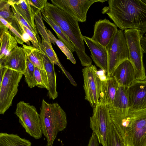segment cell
<instances>
[{
  "label": "cell",
  "mask_w": 146,
  "mask_h": 146,
  "mask_svg": "<svg viewBox=\"0 0 146 146\" xmlns=\"http://www.w3.org/2000/svg\"><path fill=\"white\" fill-rule=\"evenodd\" d=\"M145 38H146V33H145Z\"/></svg>",
  "instance_id": "obj_39"
},
{
  "label": "cell",
  "mask_w": 146,
  "mask_h": 146,
  "mask_svg": "<svg viewBox=\"0 0 146 146\" xmlns=\"http://www.w3.org/2000/svg\"><path fill=\"white\" fill-rule=\"evenodd\" d=\"M40 115L42 134L47 144L52 146L58 133L66 127V113L57 103H48L43 99Z\"/></svg>",
  "instance_id": "obj_4"
},
{
  "label": "cell",
  "mask_w": 146,
  "mask_h": 146,
  "mask_svg": "<svg viewBox=\"0 0 146 146\" xmlns=\"http://www.w3.org/2000/svg\"><path fill=\"white\" fill-rule=\"evenodd\" d=\"M46 29L50 37L66 56L67 59L70 60L73 64H75L76 61L72 52L62 42L55 37L50 30L47 29V28Z\"/></svg>",
  "instance_id": "obj_29"
},
{
  "label": "cell",
  "mask_w": 146,
  "mask_h": 146,
  "mask_svg": "<svg viewBox=\"0 0 146 146\" xmlns=\"http://www.w3.org/2000/svg\"><path fill=\"white\" fill-rule=\"evenodd\" d=\"M8 2L10 5H13L16 11L27 22L37 36L38 31L35 22V13L28 0H8Z\"/></svg>",
  "instance_id": "obj_18"
},
{
  "label": "cell",
  "mask_w": 146,
  "mask_h": 146,
  "mask_svg": "<svg viewBox=\"0 0 146 146\" xmlns=\"http://www.w3.org/2000/svg\"><path fill=\"white\" fill-rule=\"evenodd\" d=\"M108 55L107 78L111 77L115 69L124 61L129 59V52L124 31L117 29L106 47Z\"/></svg>",
  "instance_id": "obj_6"
},
{
  "label": "cell",
  "mask_w": 146,
  "mask_h": 146,
  "mask_svg": "<svg viewBox=\"0 0 146 146\" xmlns=\"http://www.w3.org/2000/svg\"><path fill=\"white\" fill-rule=\"evenodd\" d=\"M42 43L40 44L41 50L45 53L50 62L52 64L57 65L61 69L64 74L67 71L60 63L57 56L54 50L51 43L42 39Z\"/></svg>",
  "instance_id": "obj_26"
},
{
  "label": "cell",
  "mask_w": 146,
  "mask_h": 146,
  "mask_svg": "<svg viewBox=\"0 0 146 146\" xmlns=\"http://www.w3.org/2000/svg\"><path fill=\"white\" fill-rule=\"evenodd\" d=\"M124 143L122 138L112 122L104 146H123Z\"/></svg>",
  "instance_id": "obj_27"
},
{
  "label": "cell",
  "mask_w": 146,
  "mask_h": 146,
  "mask_svg": "<svg viewBox=\"0 0 146 146\" xmlns=\"http://www.w3.org/2000/svg\"><path fill=\"white\" fill-rule=\"evenodd\" d=\"M42 11L56 22L74 44L82 65L86 67L92 65V60L85 52L83 36L78 21L68 13L50 3L47 2Z\"/></svg>",
  "instance_id": "obj_3"
},
{
  "label": "cell",
  "mask_w": 146,
  "mask_h": 146,
  "mask_svg": "<svg viewBox=\"0 0 146 146\" xmlns=\"http://www.w3.org/2000/svg\"><path fill=\"white\" fill-rule=\"evenodd\" d=\"M0 146H31L29 140L22 138L17 134L1 133Z\"/></svg>",
  "instance_id": "obj_25"
},
{
  "label": "cell",
  "mask_w": 146,
  "mask_h": 146,
  "mask_svg": "<svg viewBox=\"0 0 146 146\" xmlns=\"http://www.w3.org/2000/svg\"><path fill=\"white\" fill-rule=\"evenodd\" d=\"M26 57V66L23 74L26 82L28 87L32 88L36 86L35 76V66Z\"/></svg>",
  "instance_id": "obj_28"
},
{
  "label": "cell",
  "mask_w": 146,
  "mask_h": 146,
  "mask_svg": "<svg viewBox=\"0 0 146 146\" xmlns=\"http://www.w3.org/2000/svg\"><path fill=\"white\" fill-rule=\"evenodd\" d=\"M93 108L92 115L90 117V127L99 143L104 146L112 122L109 108L108 105L98 102Z\"/></svg>",
  "instance_id": "obj_9"
},
{
  "label": "cell",
  "mask_w": 146,
  "mask_h": 146,
  "mask_svg": "<svg viewBox=\"0 0 146 146\" xmlns=\"http://www.w3.org/2000/svg\"><path fill=\"white\" fill-rule=\"evenodd\" d=\"M141 44L144 53L146 54V38L143 36L141 40Z\"/></svg>",
  "instance_id": "obj_35"
},
{
  "label": "cell",
  "mask_w": 146,
  "mask_h": 146,
  "mask_svg": "<svg viewBox=\"0 0 146 146\" xmlns=\"http://www.w3.org/2000/svg\"><path fill=\"white\" fill-rule=\"evenodd\" d=\"M26 56L35 67L40 70H45L43 59L46 55L43 51L31 45H23Z\"/></svg>",
  "instance_id": "obj_23"
},
{
  "label": "cell",
  "mask_w": 146,
  "mask_h": 146,
  "mask_svg": "<svg viewBox=\"0 0 146 146\" xmlns=\"http://www.w3.org/2000/svg\"><path fill=\"white\" fill-rule=\"evenodd\" d=\"M35 76L36 83V86L38 87L46 89L43 81L39 69L35 67Z\"/></svg>",
  "instance_id": "obj_33"
},
{
  "label": "cell",
  "mask_w": 146,
  "mask_h": 146,
  "mask_svg": "<svg viewBox=\"0 0 146 146\" xmlns=\"http://www.w3.org/2000/svg\"><path fill=\"white\" fill-rule=\"evenodd\" d=\"M43 62L47 76L48 95L50 99L54 100L58 96L56 90V74L55 71L54 64L50 62L46 55L44 56Z\"/></svg>",
  "instance_id": "obj_21"
},
{
  "label": "cell",
  "mask_w": 146,
  "mask_h": 146,
  "mask_svg": "<svg viewBox=\"0 0 146 146\" xmlns=\"http://www.w3.org/2000/svg\"><path fill=\"white\" fill-rule=\"evenodd\" d=\"M28 1L33 8L36 15L44 8L47 3V0H28Z\"/></svg>",
  "instance_id": "obj_31"
},
{
  "label": "cell",
  "mask_w": 146,
  "mask_h": 146,
  "mask_svg": "<svg viewBox=\"0 0 146 146\" xmlns=\"http://www.w3.org/2000/svg\"><path fill=\"white\" fill-rule=\"evenodd\" d=\"M22 26L25 31L29 35L31 38V41L33 46L41 50L40 43L34 34L29 29L25 26L22 25Z\"/></svg>",
  "instance_id": "obj_32"
},
{
  "label": "cell",
  "mask_w": 146,
  "mask_h": 146,
  "mask_svg": "<svg viewBox=\"0 0 146 146\" xmlns=\"http://www.w3.org/2000/svg\"><path fill=\"white\" fill-rule=\"evenodd\" d=\"M127 88L119 86L113 103L108 105L110 113L124 115H128L129 108Z\"/></svg>",
  "instance_id": "obj_17"
},
{
  "label": "cell",
  "mask_w": 146,
  "mask_h": 146,
  "mask_svg": "<svg viewBox=\"0 0 146 146\" xmlns=\"http://www.w3.org/2000/svg\"><path fill=\"white\" fill-rule=\"evenodd\" d=\"M0 66L24 73L26 66V57L24 49L17 46L4 59L0 60Z\"/></svg>",
  "instance_id": "obj_14"
},
{
  "label": "cell",
  "mask_w": 146,
  "mask_h": 146,
  "mask_svg": "<svg viewBox=\"0 0 146 146\" xmlns=\"http://www.w3.org/2000/svg\"><path fill=\"white\" fill-rule=\"evenodd\" d=\"M119 85L115 78L107 77L102 81L99 102L101 104L108 105L114 100Z\"/></svg>",
  "instance_id": "obj_19"
},
{
  "label": "cell",
  "mask_w": 146,
  "mask_h": 146,
  "mask_svg": "<svg viewBox=\"0 0 146 146\" xmlns=\"http://www.w3.org/2000/svg\"><path fill=\"white\" fill-rule=\"evenodd\" d=\"M102 10L120 29H136L146 32V4L140 0H109Z\"/></svg>",
  "instance_id": "obj_1"
},
{
  "label": "cell",
  "mask_w": 146,
  "mask_h": 146,
  "mask_svg": "<svg viewBox=\"0 0 146 146\" xmlns=\"http://www.w3.org/2000/svg\"><path fill=\"white\" fill-rule=\"evenodd\" d=\"M115 78L119 85L128 88L135 80L133 67L129 59L121 63L113 72L111 77Z\"/></svg>",
  "instance_id": "obj_16"
},
{
  "label": "cell",
  "mask_w": 146,
  "mask_h": 146,
  "mask_svg": "<svg viewBox=\"0 0 146 146\" xmlns=\"http://www.w3.org/2000/svg\"><path fill=\"white\" fill-rule=\"evenodd\" d=\"M123 146H128L124 143V144H123Z\"/></svg>",
  "instance_id": "obj_36"
},
{
  "label": "cell",
  "mask_w": 146,
  "mask_h": 146,
  "mask_svg": "<svg viewBox=\"0 0 146 146\" xmlns=\"http://www.w3.org/2000/svg\"><path fill=\"white\" fill-rule=\"evenodd\" d=\"M45 146H51V145H48V144H47Z\"/></svg>",
  "instance_id": "obj_38"
},
{
  "label": "cell",
  "mask_w": 146,
  "mask_h": 146,
  "mask_svg": "<svg viewBox=\"0 0 146 146\" xmlns=\"http://www.w3.org/2000/svg\"><path fill=\"white\" fill-rule=\"evenodd\" d=\"M98 141L96 136L93 132L87 146H99Z\"/></svg>",
  "instance_id": "obj_34"
},
{
  "label": "cell",
  "mask_w": 146,
  "mask_h": 146,
  "mask_svg": "<svg viewBox=\"0 0 146 146\" xmlns=\"http://www.w3.org/2000/svg\"><path fill=\"white\" fill-rule=\"evenodd\" d=\"M105 0H52V3L68 13L78 22L86 21L88 11L93 3Z\"/></svg>",
  "instance_id": "obj_11"
},
{
  "label": "cell",
  "mask_w": 146,
  "mask_h": 146,
  "mask_svg": "<svg viewBox=\"0 0 146 146\" xmlns=\"http://www.w3.org/2000/svg\"><path fill=\"white\" fill-rule=\"evenodd\" d=\"M0 22L7 27L14 36L19 44L23 45L24 42L23 41L22 36L7 21L3 18L0 17Z\"/></svg>",
  "instance_id": "obj_30"
},
{
  "label": "cell",
  "mask_w": 146,
  "mask_h": 146,
  "mask_svg": "<svg viewBox=\"0 0 146 146\" xmlns=\"http://www.w3.org/2000/svg\"><path fill=\"white\" fill-rule=\"evenodd\" d=\"M23 73L5 68L0 84V114L3 115L12 105L18 91Z\"/></svg>",
  "instance_id": "obj_8"
},
{
  "label": "cell",
  "mask_w": 146,
  "mask_h": 146,
  "mask_svg": "<svg viewBox=\"0 0 146 146\" xmlns=\"http://www.w3.org/2000/svg\"><path fill=\"white\" fill-rule=\"evenodd\" d=\"M129 110L146 108V79L135 80L127 90Z\"/></svg>",
  "instance_id": "obj_12"
},
{
  "label": "cell",
  "mask_w": 146,
  "mask_h": 146,
  "mask_svg": "<svg viewBox=\"0 0 146 146\" xmlns=\"http://www.w3.org/2000/svg\"><path fill=\"white\" fill-rule=\"evenodd\" d=\"M83 39L90 50L91 56L96 65L107 73L108 55L106 47L91 38L83 36Z\"/></svg>",
  "instance_id": "obj_15"
},
{
  "label": "cell",
  "mask_w": 146,
  "mask_h": 146,
  "mask_svg": "<svg viewBox=\"0 0 146 146\" xmlns=\"http://www.w3.org/2000/svg\"><path fill=\"white\" fill-rule=\"evenodd\" d=\"M142 1L144 2L146 4V0H142Z\"/></svg>",
  "instance_id": "obj_37"
},
{
  "label": "cell",
  "mask_w": 146,
  "mask_h": 146,
  "mask_svg": "<svg viewBox=\"0 0 146 146\" xmlns=\"http://www.w3.org/2000/svg\"><path fill=\"white\" fill-rule=\"evenodd\" d=\"M42 19L53 29L56 33L59 40L62 42L73 52L76 51L75 47L59 26L49 16L41 11Z\"/></svg>",
  "instance_id": "obj_24"
},
{
  "label": "cell",
  "mask_w": 146,
  "mask_h": 146,
  "mask_svg": "<svg viewBox=\"0 0 146 146\" xmlns=\"http://www.w3.org/2000/svg\"><path fill=\"white\" fill-rule=\"evenodd\" d=\"M8 30L0 22V60L5 58L17 46L18 42L15 38L12 35Z\"/></svg>",
  "instance_id": "obj_20"
},
{
  "label": "cell",
  "mask_w": 146,
  "mask_h": 146,
  "mask_svg": "<svg viewBox=\"0 0 146 146\" xmlns=\"http://www.w3.org/2000/svg\"><path fill=\"white\" fill-rule=\"evenodd\" d=\"M14 113L19 118V122L27 133L35 139L42 137L40 116L34 106L21 101L17 104Z\"/></svg>",
  "instance_id": "obj_7"
},
{
  "label": "cell",
  "mask_w": 146,
  "mask_h": 146,
  "mask_svg": "<svg viewBox=\"0 0 146 146\" xmlns=\"http://www.w3.org/2000/svg\"><path fill=\"white\" fill-rule=\"evenodd\" d=\"M129 52V60L134 68L135 79H146L145 69L143 61L144 52L141 44L143 36L141 30L130 29L123 31Z\"/></svg>",
  "instance_id": "obj_5"
},
{
  "label": "cell",
  "mask_w": 146,
  "mask_h": 146,
  "mask_svg": "<svg viewBox=\"0 0 146 146\" xmlns=\"http://www.w3.org/2000/svg\"><path fill=\"white\" fill-rule=\"evenodd\" d=\"M110 115L125 144L128 146H146V108L129 110L127 115Z\"/></svg>",
  "instance_id": "obj_2"
},
{
  "label": "cell",
  "mask_w": 146,
  "mask_h": 146,
  "mask_svg": "<svg viewBox=\"0 0 146 146\" xmlns=\"http://www.w3.org/2000/svg\"><path fill=\"white\" fill-rule=\"evenodd\" d=\"M113 23L105 18L96 22L94 26L93 40L106 47L117 29Z\"/></svg>",
  "instance_id": "obj_13"
},
{
  "label": "cell",
  "mask_w": 146,
  "mask_h": 146,
  "mask_svg": "<svg viewBox=\"0 0 146 146\" xmlns=\"http://www.w3.org/2000/svg\"><path fill=\"white\" fill-rule=\"evenodd\" d=\"M8 1H0V17L10 24L22 36L25 32L22 25L15 16Z\"/></svg>",
  "instance_id": "obj_22"
},
{
  "label": "cell",
  "mask_w": 146,
  "mask_h": 146,
  "mask_svg": "<svg viewBox=\"0 0 146 146\" xmlns=\"http://www.w3.org/2000/svg\"><path fill=\"white\" fill-rule=\"evenodd\" d=\"M85 99L94 108L99 102L102 81L96 67L92 65L82 70Z\"/></svg>",
  "instance_id": "obj_10"
}]
</instances>
